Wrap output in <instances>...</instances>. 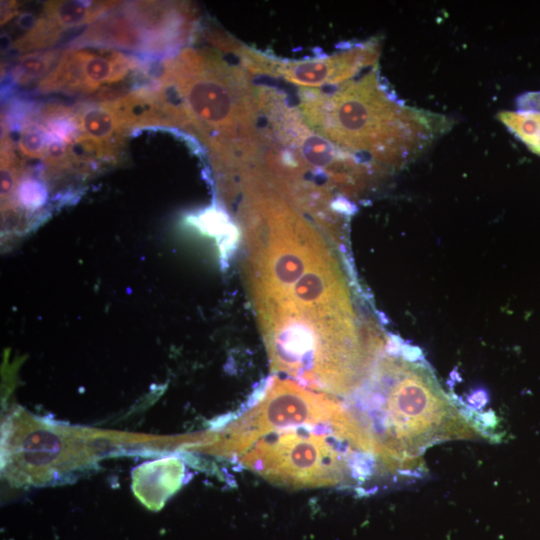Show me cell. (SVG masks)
<instances>
[{
    "mask_svg": "<svg viewBox=\"0 0 540 540\" xmlns=\"http://www.w3.org/2000/svg\"><path fill=\"white\" fill-rule=\"evenodd\" d=\"M237 195L245 284L272 371L332 396L353 392L373 351L358 333L331 248L267 183L246 185Z\"/></svg>",
    "mask_w": 540,
    "mask_h": 540,
    "instance_id": "obj_1",
    "label": "cell"
},
{
    "mask_svg": "<svg viewBox=\"0 0 540 540\" xmlns=\"http://www.w3.org/2000/svg\"><path fill=\"white\" fill-rule=\"evenodd\" d=\"M377 67L333 89L301 88L299 111L335 146L388 170L420 156L451 124L444 115L398 100Z\"/></svg>",
    "mask_w": 540,
    "mask_h": 540,
    "instance_id": "obj_2",
    "label": "cell"
},
{
    "mask_svg": "<svg viewBox=\"0 0 540 540\" xmlns=\"http://www.w3.org/2000/svg\"><path fill=\"white\" fill-rule=\"evenodd\" d=\"M372 375L350 409L388 470L409 469L425 448L469 431L423 368L386 358Z\"/></svg>",
    "mask_w": 540,
    "mask_h": 540,
    "instance_id": "obj_3",
    "label": "cell"
},
{
    "mask_svg": "<svg viewBox=\"0 0 540 540\" xmlns=\"http://www.w3.org/2000/svg\"><path fill=\"white\" fill-rule=\"evenodd\" d=\"M242 67L192 48L175 58L181 127L196 132L219 168L253 165L264 149L256 87Z\"/></svg>",
    "mask_w": 540,
    "mask_h": 540,
    "instance_id": "obj_4",
    "label": "cell"
},
{
    "mask_svg": "<svg viewBox=\"0 0 540 540\" xmlns=\"http://www.w3.org/2000/svg\"><path fill=\"white\" fill-rule=\"evenodd\" d=\"M247 469L291 488L366 480L377 462L369 438L350 414L338 421L287 423L256 436L238 456Z\"/></svg>",
    "mask_w": 540,
    "mask_h": 540,
    "instance_id": "obj_5",
    "label": "cell"
},
{
    "mask_svg": "<svg viewBox=\"0 0 540 540\" xmlns=\"http://www.w3.org/2000/svg\"><path fill=\"white\" fill-rule=\"evenodd\" d=\"M257 96L259 111L271 129L269 134L307 167L322 190L337 200L344 201L335 196L337 193L345 199L360 195L377 174L386 171L317 134L299 109L289 106L276 90L259 86Z\"/></svg>",
    "mask_w": 540,
    "mask_h": 540,
    "instance_id": "obj_6",
    "label": "cell"
},
{
    "mask_svg": "<svg viewBox=\"0 0 540 540\" xmlns=\"http://www.w3.org/2000/svg\"><path fill=\"white\" fill-rule=\"evenodd\" d=\"M380 43L376 39L350 44L321 58L280 61L252 51L248 70L253 75L276 76L302 88H331L355 78L366 68L377 65Z\"/></svg>",
    "mask_w": 540,
    "mask_h": 540,
    "instance_id": "obj_7",
    "label": "cell"
},
{
    "mask_svg": "<svg viewBox=\"0 0 540 540\" xmlns=\"http://www.w3.org/2000/svg\"><path fill=\"white\" fill-rule=\"evenodd\" d=\"M105 104L112 109L125 129L169 123L161 102L150 86L128 92L123 97Z\"/></svg>",
    "mask_w": 540,
    "mask_h": 540,
    "instance_id": "obj_8",
    "label": "cell"
},
{
    "mask_svg": "<svg viewBox=\"0 0 540 540\" xmlns=\"http://www.w3.org/2000/svg\"><path fill=\"white\" fill-rule=\"evenodd\" d=\"M118 4L116 1H49L44 5V15L64 30L92 23Z\"/></svg>",
    "mask_w": 540,
    "mask_h": 540,
    "instance_id": "obj_9",
    "label": "cell"
},
{
    "mask_svg": "<svg viewBox=\"0 0 540 540\" xmlns=\"http://www.w3.org/2000/svg\"><path fill=\"white\" fill-rule=\"evenodd\" d=\"M80 134L108 145H118L125 131L116 114L105 103L92 104L76 112Z\"/></svg>",
    "mask_w": 540,
    "mask_h": 540,
    "instance_id": "obj_10",
    "label": "cell"
},
{
    "mask_svg": "<svg viewBox=\"0 0 540 540\" xmlns=\"http://www.w3.org/2000/svg\"><path fill=\"white\" fill-rule=\"evenodd\" d=\"M497 118L533 153L540 156V111H502Z\"/></svg>",
    "mask_w": 540,
    "mask_h": 540,
    "instance_id": "obj_11",
    "label": "cell"
},
{
    "mask_svg": "<svg viewBox=\"0 0 540 540\" xmlns=\"http://www.w3.org/2000/svg\"><path fill=\"white\" fill-rule=\"evenodd\" d=\"M41 119L46 131L69 144L80 134L76 112L72 109L49 104L43 107Z\"/></svg>",
    "mask_w": 540,
    "mask_h": 540,
    "instance_id": "obj_12",
    "label": "cell"
},
{
    "mask_svg": "<svg viewBox=\"0 0 540 540\" xmlns=\"http://www.w3.org/2000/svg\"><path fill=\"white\" fill-rule=\"evenodd\" d=\"M57 57V51L24 54L12 68L11 78L18 85L29 84L49 73Z\"/></svg>",
    "mask_w": 540,
    "mask_h": 540,
    "instance_id": "obj_13",
    "label": "cell"
},
{
    "mask_svg": "<svg viewBox=\"0 0 540 540\" xmlns=\"http://www.w3.org/2000/svg\"><path fill=\"white\" fill-rule=\"evenodd\" d=\"M118 145H108L79 134L68 144L72 163L91 164L96 161H112L118 157Z\"/></svg>",
    "mask_w": 540,
    "mask_h": 540,
    "instance_id": "obj_14",
    "label": "cell"
},
{
    "mask_svg": "<svg viewBox=\"0 0 540 540\" xmlns=\"http://www.w3.org/2000/svg\"><path fill=\"white\" fill-rule=\"evenodd\" d=\"M61 34L62 30L51 20L42 17L37 20L32 30L13 44L10 51L18 54L32 49L43 48L56 42Z\"/></svg>",
    "mask_w": 540,
    "mask_h": 540,
    "instance_id": "obj_15",
    "label": "cell"
},
{
    "mask_svg": "<svg viewBox=\"0 0 540 540\" xmlns=\"http://www.w3.org/2000/svg\"><path fill=\"white\" fill-rule=\"evenodd\" d=\"M48 133L41 124L28 121L19 129L17 146L20 153L25 157H44L47 145Z\"/></svg>",
    "mask_w": 540,
    "mask_h": 540,
    "instance_id": "obj_16",
    "label": "cell"
},
{
    "mask_svg": "<svg viewBox=\"0 0 540 540\" xmlns=\"http://www.w3.org/2000/svg\"><path fill=\"white\" fill-rule=\"evenodd\" d=\"M43 158L50 166L63 167L72 163L69 156L68 144L49 133Z\"/></svg>",
    "mask_w": 540,
    "mask_h": 540,
    "instance_id": "obj_17",
    "label": "cell"
},
{
    "mask_svg": "<svg viewBox=\"0 0 540 540\" xmlns=\"http://www.w3.org/2000/svg\"><path fill=\"white\" fill-rule=\"evenodd\" d=\"M22 200L26 205L36 206L45 198L42 186L34 180L23 183L21 188Z\"/></svg>",
    "mask_w": 540,
    "mask_h": 540,
    "instance_id": "obj_18",
    "label": "cell"
},
{
    "mask_svg": "<svg viewBox=\"0 0 540 540\" xmlns=\"http://www.w3.org/2000/svg\"><path fill=\"white\" fill-rule=\"evenodd\" d=\"M18 15L17 2L1 1V25Z\"/></svg>",
    "mask_w": 540,
    "mask_h": 540,
    "instance_id": "obj_19",
    "label": "cell"
},
{
    "mask_svg": "<svg viewBox=\"0 0 540 540\" xmlns=\"http://www.w3.org/2000/svg\"><path fill=\"white\" fill-rule=\"evenodd\" d=\"M35 15L29 12L21 13L17 18V25L23 30H32L37 23Z\"/></svg>",
    "mask_w": 540,
    "mask_h": 540,
    "instance_id": "obj_20",
    "label": "cell"
},
{
    "mask_svg": "<svg viewBox=\"0 0 540 540\" xmlns=\"http://www.w3.org/2000/svg\"><path fill=\"white\" fill-rule=\"evenodd\" d=\"M13 44L14 43L12 42V39L9 34H7L6 32L1 34V52L2 53H7L8 51H10L13 47Z\"/></svg>",
    "mask_w": 540,
    "mask_h": 540,
    "instance_id": "obj_21",
    "label": "cell"
}]
</instances>
